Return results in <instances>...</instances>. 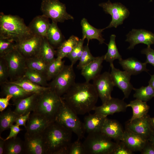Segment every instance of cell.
<instances>
[{
  "mask_svg": "<svg viewBox=\"0 0 154 154\" xmlns=\"http://www.w3.org/2000/svg\"><path fill=\"white\" fill-rule=\"evenodd\" d=\"M152 0H151L150 1H152Z\"/></svg>",
  "mask_w": 154,
  "mask_h": 154,
  "instance_id": "9f6ffc18",
  "label": "cell"
},
{
  "mask_svg": "<svg viewBox=\"0 0 154 154\" xmlns=\"http://www.w3.org/2000/svg\"><path fill=\"white\" fill-rule=\"evenodd\" d=\"M99 5L103 8L106 13L110 14L112 17L109 25L104 29L112 27L116 28L123 23L124 20L130 14L128 9L120 3H112L109 0L107 2L100 4Z\"/></svg>",
  "mask_w": 154,
  "mask_h": 154,
  "instance_id": "30bf717a",
  "label": "cell"
},
{
  "mask_svg": "<svg viewBox=\"0 0 154 154\" xmlns=\"http://www.w3.org/2000/svg\"><path fill=\"white\" fill-rule=\"evenodd\" d=\"M141 53L146 56L145 62L147 64H151L154 67V50L151 48L150 46H147V48L141 51Z\"/></svg>",
  "mask_w": 154,
  "mask_h": 154,
  "instance_id": "bcb514c9",
  "label": "cell"
},
{
  "mask_svg": "<svg viewBox=\"0 0 154 154\" xmlns=\"http://www.w3.org/2000/svg\"><path fill=\"white\" fill-rule=\"evenodd\" d=\"M62 96L65 103L79 115L93 110L99 97L93 84L86 81L75 82Z\"/></svg>",
  "mask_w": 154,
  "mask_h": 154,
  "instance_id": "6da1fadb",
  "label": "cell"
},
{
  "mask_svg": "<svg viewBox=\"0 0 154 154\" xmlns=\"http://www.w3.org/2000/svg\"><path fill=\"white\" fill-rule=\"evenodd\" d=\"M127 105L123 100L112 97L102 105L96 106L93 110L95 113L106 117L115 113L125 112Z\"/></svg>",
  "mask_w": 154,
  "mask_h": 154,
  "instance_id": "2e32d148",
  "label": "cell"
},
{
  "mask_svg": "<svg viewBox=\"0 0 154 154\" xmlns=\"http://www.w3.org/2000/svg\"><path fill=\"white\" fill-rule=\"evenodd\" d=\"M19 116L10 108L1 112L0 114V133L12 125Z\"/></svg>",
  "mask_w": 154,
  "mask_h": 154,
  "instance_id": "d6a6232c",
  "label": "cell"
},
{
  "mask_svg": "<svg viewBox=\"0 0 154 154\" xmlns=\"http://www.w3.org/2000/svg\"><path fill=\"white\" fill-rule=\"evenodd\" d=\"M31 112L27 114L20 116L16 119L15 121V124L19 126H23L25 128L26 127V122L28 120Z\"/></svg>",
  "mask_w": 154,
  "mask_h": 154,
  "instance_id": "c3c4849f",
  "label": "cell"
},
{
  "mask_svg": "<svg viewBox=\"0 0 154 154\" xmlns=\"http://www.w3.org/2000/svg\"><path fill=\"white\" fill-rule=\"evenodd\" d=\"M65 4L58 0H42L40 10L44 15L56 23L73 20V17L66 11Z\"/></svg>",
  "mask_w": 154,
  "mask_h": 154,
  "instance_id": "ba28073f",
  "label": "cell"
},
{
  "mask_svg": "<svg viewBox=\"0 0 154 154\" xmlns=\"http://www.w3.org/2000/svg\"><path fill=\"white\" fill-rule=\"evenodd\" d=\"M24 154H45L44 145L41 134L24 135Z\"/></svg>",
  "mask_w": 154,
  "mask_h": 154,
  "instance_id": "e0dca14e",
  "label": "cell"
},
{
  "mask_svg": "<svg viewBox=\"0 0 154 154\" xmlns=\"http://www.w3.org/2000/svg\"><path fill=\"white\" fill-rule=\"evenodd\" d=\"M46 38L50 44L57 48L65 40L58 27L57 23L52 21L50 23L47 32Z\"/></svg>",
  "mask_w": 154,
  "mask_h": 154,
  "instance_id": "f1b7e54d",
  "label": "cell"
},
{
  "mask_svg": "<svg viewBox=\"0 0 154 154\" xmlns=\"http://www.w3.org/2000/svg\"><path fill=\"white\" fill-rule=\"evenodd\" d=\"M93 80L92 84L102 104L112 98L111 93L115 85L110 73L104 72L99 74Z\"/></svg>",
  "mask_w": 154,
  "mask_h": 154,
  "instance_id": "8fae6325",
  "label": "cell"
},
{
  "mask_svg": "<svg viewBox=\"0 0 154 154\" xmlns=\"http://www.w3.org/2000/svg\"><path fill=\"white\" fill-rule=\"evenodd\" d=\"M38 94L33 93L26 98L13 102L15 107L14 111L19 116L33 112L37 103Z\"/></svg>",
  "mask_w": 154,
  "mask_h": 154,
  "instance_id": "ffe728a7",
  "label": "cell"
},
{
  "mask_svg": "<svg viewBox=\"0 0 154 154\" xmlns=\"http://www.w3.org/2000/svg\"><path fill=\"white\" fill-rule=\"evenodd\" d=\"M106 118L95 113L85 116L83 123L85 132L88 134L101 131Z\"/></svg>",
  "mask_w": 154,
  "mask_h": 154,
  "instance_id": "cb8c5ba5",
  "label": "cell"
},
{
  "mask_svg": "<svg viewBox=\"0 0 154 154\" xmlns=\"http://www.w3.org/2000/svg\"><path fill=\"white\" fill-rule=\"evenodd\" d=\"M56 54L54 47L49 43L46 37H43L41 47L37 56L41 58L48 63L53 60Z\"/></svg>",
  "mask_w": 154,
  "mask_h": 154,
  "instance_id": "836d02e7",
  "label": "cell"
},
{
  "mask_svg": "<svg viewBox=\"0 0 154 154\" xmlns=\"http://www.w3.org/2000/svg\"><path fill=\"white\" fill-rule=\"evenodd\" d=\"M73 65H65L48 84V86L62 97L75 83L76 75Z\"/></svg>",
  "mask_w": 154,
  "mask_h": 154,
  "instance_id": "52a82bcc",
  "label": "cell"
},
{
  "mask_svg": "<svg viewBox=\"0 0 154 154\" xmlns=\"http://www.w3.org/2000/svg\"><path fill=\"white\" fill-rule=\"evenodd\" d=\"M7 82L17 85L27 92L38 94H40L51 88L49 86L44 87L36 84L24 76L13 81Z\"/></svg>",
  "mask_w": 154,
  "mask_h": 154,
  "instance_id": "83f0119b",
  "label": "cell"
},
{
  "mask_svg": "<svg viewBox=\"0 0 154 154\" xmlns=\"http://www.w3.org/2000/svg\"><path fill=\"white\" fill-rule=\"evenodd\" d=\"M126 36L125 41L130 43L128 49H133L135 45L139 43L146 44L147 46L154 44V34L144 29H133Z\"/></svg>",
  "mask_w": 154,
  "mask_h": 154,
  "instance_id": "9a60e30c",
  "label": "cell"
},
{
  "mask_svg": "<svg viewBox=\"0 0 154 154\" xmlns=\"http://www.w3.org/2000/svg\"><path fill=\"white\" fill-rule=\"evenodd\" d=\"M117 145L112 154H131L133 151L121 141L117 142Z\"/></svg>",
  "mask_w": 154,
  "mask_h": 154,
  "instance_id": "f6af8a7d",
  "label": "cell"
},
{
  "mask_svg": "<svg viewBox=\"0 0 154 154\" xmlns=\"http://www.w3.org/2000/svg\"><path fill=\"white\" fill-rule=\"evenodd\" d=\"M150 118L147 115L129 121L126 128L149 140L154 133L151 124Z\"/></svg>",
  "mask_w": 154,
  "mask_h": 154,
  "instance_id": "5bb4252c",
  "label": "cell"
},
{
  "mask_svg": "<svg viewBox=\"0 0 154 154\" xmlns=\"http://www.w3.org/2000/svg\"><path fill=\"white\" fill-rule=\"evenodd\" d=\"M62 102V97L50 88L38 94L33 112L41 115L52 122L55 121Z\"/></svg>",
  "mask_w": 154,
  "mask_h": 154,
  "instance_id": "277c9868",
  "label": "cell"
},
{
  "mask_svg": "<svg viewBox=\"0 0 154 154\" xmlns=\"http://www.w3.org/2000/svg\"><path fill=\"white\" fill-rule=\"evenodd\" d=\"M26 63L27 68L36 70L46 76L48 63L40 57L37 56L26 58Z\"/></svg>",
  "mask_w": 154,
  "mask_h": 154,
  "instance_id": "d590c367",
  "label": "cell"
},
{
  "mask_svg": "<svg viewBox=\"0 0 154 154\" xmlns=\"http://www.w3.org/2000/svg\"><path fill=\"white\" fill-rule=\"evenodd\" d=\"M101 131L88 134L83 144L86 154H112L117 142Z\"/></svg>",
  "mask_w": 154,
  "mask_h": 154,
  "instance_id": "5b68a950",
  "label": "cell"
},
{
  "mask_svg": "<svg viewBox=\"0 0 154 154\" xmlns=\"http://www.w3.org/2000/svg\"><path fill=\"white\" fill-rule=\"evenodd\" d=\"M147 141L140 151L141 153L143 154H154V145L152 143L151 144H148Z\"/></svg>",
  "mask_w": 154,
  "mask_h": 154,
  "instance_id": "f907efd6",
  "label": "cell"
},
{
  "mask_svg": "<svg viewBox=\"0 0 154 154\" xmlns=\"http://www.w3.org/2000/svg\"><path fill=\"white\" fill-rule=\"evenodd\" d=\"M5 141L4 154H24V141L20 138L17 137Z\"/></svg>",
  "mask_w": 154,
  "mask_h": 154,
  "instance_id": "1f68e13d",
  "label": "cell"
},
{
  "mask_svg": "<svg viewBox=\"0 0 154 154\" xmlns=\"http://www.w3.org/2000/svg\"><path fill=\"white\" fill-rule=\"evenodd\" d=\"M79 40L78 37L72 35L68 39L65 40L57 48L56 57L62 59L66 57L76 46Z\"/></svg>",
  "mask_w": 154,
  "mask_h": 154,
  "instance_id": "4dcf8cb0",
  "label": "cell"
},
{
  "mask_svg": "<svg viewBox=\"0 0 154 154\" xmlns=\"http://www.w3.org/2000/svg\"><path fill=\"white\" fill-rule=\"evenodd\" d=\"M77 115L62 100L55 121L75 133L80 140L84 137L85 132L83 123Z\"/></svg>",
  "mask_w": 154,
  "mask_h": 154,
  "instance_id": "8992f818",
  "label": "cell"
},
{
  "mask_svg": "<svg viewBox=\"0 0 154 154\" xmlns=\"http://www.w3.org/2000/svg\"><path fill=\"white\" fill-rule=\"evenodd\" d=\"M126 107H131L133 110V115L129 121L147 115L149 109L146 102L137 99L131 101Z\"/></svg>",
  "mask_w": 154,
  "mask_h": 154,
  "instance_id": "f546056e",
  "label": "cell"
},
{
  "mask_svg": "<svg viewBox=\"0 0 154 154\" xmlns=\"http://www.w3.org/2000/svg\"><path fill=\"white\" fill-rule=\"evenodd\" d=\"M149 140L151 142V143L154 145V133L149 139Z\"/></svg>",
  "mask_w": 154,
  "mask_h": 154,
  "instance_id": "11a10c76",
  "label": "cell"
},
{
  "mask_svg": "<svg viewBox=\"0 0 154 154\" xmlns=\"http://www.w3.org/2000/svg\"><path fill=\"white\" fill-rule=\"evenodd\" d=\"M65 66L64 61L56 57L49 63L47 67L46 76L48 81L56 76Z\"/></svg>",
  "mask_w": 154,
  "mask_h": 154,
  "instance_id": "74e56055",
  "label": "cell"
},
{
  "mask_svg": "<svg viewBox=\"0 0 154 154\" xmlns=\"http://www.w3.org/2000/svg\"><path fill=\"white\" fill-rule=\"evenodd\" d=\"M81 25L82 33V39L86 38L88 43L90 40L96 39L98 40L99 44L105 43V39L103 38L102 33L104 29H97L91 25L88 21L86 19L83 18L81 21Z\"/></svg>",
  "mask_w": 154,
  "mask_h": 154,
  "instance_id": "d4e9b609",
  "label": "cell"
},
{
  "mask_svg": "<svg viewBox=\"0 0 154 154\" xmlns=\"http://www.w3.org/2000/svg\"><path fill=\"white\" fill-rule=\"evenodd\" d=\"M5 146L4 139L0 137V154H4Z\"/></svg>",
  "mask_w": 154,
  "mask_h": 154,
  "instance_id": "816d5d0a",
  "label": "cell"
},
{
  "mask_svg": "<svg viewBox=\"0 0 154 154\" xmlns=\"http://www.w3.org/2000/svg\"><path fill=\"white\" fill-rule=\"evenodd\" d=\"M151 124L152 128L154 130V117L150 119Z\"/></svg>",
  "mask_w": 154,
  "mask_h": 154,
  "instance_id": "db71d44e",
  "label": "cell"
},
{
  "mask_svg": "<svg viewBox=\"0 0 154 154\" xmlns=\"http://www.w3.org/2000/svg\"><path fill=\"white\" fill-rule=\"evenodd\" d=\"M16 44L12 39L0 38V57L16 48Z\"/></svg>",
  "mask_w": 154,
  "mask_h": 154,
  "instance_id": "60d3db41",
  "label": "cell"
},
{
  "mask_svg": "<svg viewBox=\"0 0 154 154\" xmlns=\"http://www.w3.org/2000/svg\"><path fill=\"white\" fill-rule=\"evenodd\" d=\"M119 63L125 70L131 75H137L141 72H147V63H143L137 59L130 57L125 59H122L119 60Z\"/></svg>",
  "mask_w": 154,
  "mask_h": 154,
  "instance_id": "4316f807",
  "label": "cell"
},
{
  "mask_svg": "<svg viewBox=\"0 0 154 154\" xmlns=\"http://www.w3.org/2000/svg\"><path fill=\"white\" fill-rule=\"evenodd\" d=\"M96 58L91 54L88 44L84 46L82 55L79 60L78 68L81 69L83 67L92 61Z\"/></svg>",
  "mask_w": 154,
  "mask_h": 154,
  "instance_id": "b9f144b4",
  "label": "cell"
},
{
  "mask_svg": "<svg viewBox=\"0 0 154 154\" xmlns=\"http://www.w3.org/2000/svg\"><path fill=\"white\" fill-rule=\"evenodd\" d=\"M43 38L34 35L28 39L17 43L16 48L26 58L36 56L39 52Z\"/></svg>",
  "mask_w": 154,
  "mask_h": 154,
  "instance_id": "4fadbf2b",
  "label": "cell"
},
{
  "mask_svg": "<svg viewBox=\"0 0 154 154\" xmlns=\"http://www.w3.org/2000/svg\"><path fill=\"white\" fill-rule=\"evenodd\" d=\"M1 86V95L3 96H12L13 102L25 98L33 94L26 91L17 85L8 82L2 84Z\"/></svg>",
  "mask_w": 154,
  "mask_h": 154,
  "instance_id": "7402d4cb",
  "label": "cell"
},
{
  "mask_svg": "<svg viewBox=\"0 0 154 154\" xmlns=\"http://www.w3.org/2000/svg\"><path fill=\"white\" fill-rule=\"evenodd\" d=\"M84 40L82 38L80 39L76 46L66 57L69 59L72 65H73L79 60L82 55L84 47Z\"/></svg>",
  "mask_w": 154,
  "mask_h": 154,
  "instance_id": "ab89813d",
  "label": "cell"
},
{
  "mask_svg": "<svg viewBox=\"0 0 154 154\" xmlns=\"http://www.w3.org/2000/svg\"><path fill=\"white\" fill-rule=\"evenodd\" d=\"M1 57L7 62L9 81H13L24 76L27 68L26 58L16 48Z\"/></svg>",
  "mask_w": 154,
  "mask_h": 154,
  "instance_id": "9c48e42d",
  "label": "cell"
},
{
  "mask_svg": "<svg viewBox=\"0 0 154 154\" xmlns=\"http://www.w3.org/2000/svg\"><path fill=\"white\" fill-rule=\"evenodd\" d=\"M72 133L55 121L42 133L45 154H68Z\"/></svg>",
  "mask_w": 154,
  "mask_h": 154,
  "instance_id": "7a4b0ae2",
  "label": "cell"
},
{
  "mask_svg": "<svg viewBox=\"0 0 154 154\" xmlns=\"http://www.w3.org/2000/svg\"><path fill=\"white\" fill-rule=\"evenodd\" d=\"M34 35L22 18L0 13V38L11 39L18 43Z\"/></svg>",
  "mask_w": 154,
  "mask_h": 154,
  "instance_id": "3957f363",
  "label": "cell"
},
{
  "mask_svg": "<svg viewBox=\"0 0 154 154\" xmlns=\"http://www.w3.org/2000/svg\"><path fill=\"white\" fill-rule=\"evenodd\" d=\"M147 141L127 128L124 131L121 140L133 152L141 151Z\"/></svg>",
  "mask_w": 154,
  "mask_h": 154,
  "instance_id": "44dd1931",
  "label": "cell"
},
{
  "mask_svg": "<svg viewBox=\"0 0 154 154\" xmlns=\"http://www.w3.org/2000/svg\"><path fill=\"white\" fill-rule=\"evenodd\" d=\"M124 131L117 121L106 117L101 131L116 142L121 141Z\"/></svg>",
  "mask_w": 154,
  "mask_h": 154,
  "instance_id": "d6986e66",
  "label": "cell"
},
{
  "mask_svg": "<svg viewBox=\"0 0 154 154\" xmlns=\"http://www.w3.org/2000/svg\"><path fill=\"white\" fill-rule=\"evenodd\" d=\"M148 83L149 85L154 89V74L151 76V78Z\"/></svg>",
  "mask_w": 154,
  "mask_h": 154,
  "instance_id": "f5cc1de1",
  "label": "cell"
},
{
  "mask_svg": "<svg viewBox=\"0 0 154 154\" xmlns=\"http://www.w3.org/2000/svg\"><path fill=\"white\" fill-rule=\"evenodd\" d=\"M24 76L36 84L44 87L48 86L46 76L36 70L27 68Z\"/></svg>",
  "mask_w": 154,
  "mask_h": 154,
  "instance_id": "8d00e7d4",
  "label": "cell"
},
{
  "mask_svg": "<svg viewBox=\"0 0 154 154\" xmlns=\"http://www.w3.org/2000/svg\"><path fill=\"white\" fill-rule=\"evenodd\" d=\"M110 73L115 86L123 93L124 98H128L133 87L130 82L131 75L125 71H122L115 68L113 63L110 64Z\"/></svg>",
  "mask_w": 154,
  "mask_h": 154,
  "instance_id": "7c38bea8",
  "label": "cell"
},
{
  "mask_svg": "<svg viewBox=\"0 0 154 154\" xmlns=\"http://www.w3.org/2000/svg\"><path fill=\"white\" fill-rule=\"evenodd\" d=\"M8 78H9V72L7 62L3 58L0 57V85L8 82Z\"/></svg>",
  "mask_w": 154,
  "mask_h": 154,
  "instance_id": "ee69618b",
  "label": "cell"
},
{
  "mask_svg": "<svg viewBox=\"0 0 154 154\" xmlns=\"http://www.w3.org/2000/svg\"><path fill=\"white\" fill-rule=\"evenodd\" d=\"M51 123L45 117L32 112L27 122L25 133L41 134Z\"/></svg>",
  "mask_w": 154,
  "mask_h": 154,
  "instance_id": "ac0fdd59",
  "label": "cell"
},
{
  "mask_svg": "<svg viewBox=\"0 0 154 154\" xmlns=\"http://www.w3.org/2000/svg\"><path fill=\"white\" fill-rule=\"evenodd\" d=\"M49 18L43 15L35 17L28 26L34 35L46 37L50 23Z\"/></svg>",
  "mask_w": 154,
  "mask_h": 154,
  "instance_id": "484cf974",
  "label": "cell"
},
{
  "mask_svg": "<svg viewBox=\"0 0 154 154\" xmlns=\"http://www.w3.org/2000/svg\"><path fill=\"white\" fill-rule=\"evenodd\" d=\"M68 154H86L83 143L80 139H78L71 143L68 149Z\"/></svg>",
  "mask_w": 154,
  "mask_h": 154,
  "instance_id": "7bdbcfd3",
  "label": "cell"
},
{
  "mask_svg": "<svg viewBox=\"0 0 154 154\" xmlns=\"http://www.w3.org/2000/svg\"><path fill=\"white\" fill-rule=\"evenodd\" d=\"M116 35H112L110 37L109 42L107 44L108 49L107 53L104 55V60L113 63V61L116 59L119 60L122 59L121 55L119 54L115 42Z\"/></svg>",
  "mask_w": 154,
  "mask_h": 154,
  "instance_id": "e575fe53",
  "label": "cell"
},
{
  "mask_svg": "<svg viewBox=\"0 0 154 154\" xmlns=\"http://www.w3.org/2000/svg\"><path fill=\"white\" fill-rule=\"evenodd\" d=\"M10 131L8 136L5 139V140L9 139L16 137L18 134L19 132L23 130L19 127V126L15 124H13L10 127Z\"/></svg>",
  "mask_w": 154,
  "mask_h": 154,
  "instance_id": "7dc6e473",
  "label": "cell"
},
{
  "mask_svg": "<svg viewBox=\"0 0 154 154\" xmlns=\"http://www.w3.org/2000/svg\"><path fill=\"white\" fill-rule=\"evenodd\" d=\"M135 92L133 97L136 99L147 102L154 97V89L150 85L139 88H133Z\"/></svg>",
  "mask_w": 154,
  "mask_h": 154,
  "instance_id": "f35d334b",
  "label": "cell"
},
{
  "mask_svg": "<svg viewBox=\"0 0 154 154\" xmlns=\"http://www.w3.org/2000/svg\"><path fill=\"white\" fill-rule=\"evenodd\" d=\"M104 60V55L96 57L92 61L81 69V74L86 82H89L100 74Z\"/></svg>",
  "mask_w": 154,
  "mask_h": 154,
  "instance_id": "603a6c76",
  "label": "cell"
},
{
  "mask_svg": "<svg viewBox=\"0 0 154 154\" xmlns=\"http://www.w3.org/2000/svg\"><path fill=\"white\" fill-rule=\"evenodd\" d=\"M12 97L11 95H7L5 98H0V111H3L5 109L8 105H10L9 100L12 99Z\"/></svg>",
  "mask_w": 154,
  "mask_h": 154,
  "instance_id": "681fc988",
  "label": "cell"
}]
</instances>
